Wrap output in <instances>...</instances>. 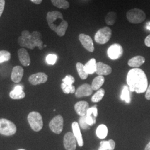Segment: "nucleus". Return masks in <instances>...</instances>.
<instances>
[{
    "instance_id": "obj_1",
    "label": "nucleus",
    "mask_w": 150,
    "mask_h": 150,
    "mask_svg": "<svg viewBox=\"0 0 150 150\" xmlns=\"http://www.w3.org/2000/svg\"><path fill=\"white\" fill-rule=\"evenodd\" d=\"M126 81L129 91L137 93H144L148 87L147 76L145 72L139 68H134L129 71Z\"/></svg>"
},
{
    "instance_id": "obj_2",
    "label": "nucleus",
    "mask_w": 150,
    "mask_h": 150,
    "mask_svg": "<svg viewBox=\"0 0 150 150\" xmlns=\"http://www.w3.org/2000/svg\"><path fill=\"white\" fill-rule=\"evenodd\" d=\"M46 20L50 28L59 37H63L69 26L68 22L64 20L62 13L59 11L48 12Z\"/></svg>"
},
{
    "instance_id": "obj_3",
    "label": "nucleus",
    "mask_w": 150,
    "mask_h": 150,
    "mask_svg": "<svg viewBox=\"0 0 150 150\" xmlns=\"http://www.w3.org/2000/svg\"><path fill=\"white\" fill-rule=\"evenodd\" d=\"M42 35L40 32L33 31L31 33L27 30L23 31L21 36L18 38V43L23 47L33 50L38 47L40 50L43 49V42L42 41Z\"/></svg>"
},
{
    "instance_id": "obj_4",
    "label": "nucleus",
    "mask_w": 150,
    "mask_h": 150,
    "mask_svg": "<svg viewBox=\"0 0 150 150\" xmlns=\"http://www.w3.org/2000/svg\"><path fill=\"white\" fill-rule=\"evenodd\" d=\"M27 120L32 130L36 132L41 131L43 127V120L41 115L36 111H32L28 114Z\"/></svg>"
},
{
    "instance_id": "obj_5",
    "label": "nucleus",
    "mask_w": 150,
    "mask_h": 150,
    "mask_svg": "<svg viewBox=\"0 0 150 150\" xmlns=\"http://www.w3.org/2000/svg\"><path fill=\"white\" fill-rule=\"evenodd\" d=\"M127 20L131 23L139 24L144 21L146 18L145 12L139 8H132L126 13Z\"/></svg>"
},
{
    "instance_id": "obj_6",
    "label": "nucleus",
    "mask_w": 150,
    "mask_h": 150,
    "mask_svg": "<svg viewBox=\"0 0 150 150\" xmlns=\"http://www.w3.org/2000/svg\"><path fill=\"white\" fill-rule=\"evenodd\" d=\"M17 131L15 124L5 118L0 119V134L10 136H12Z\"/></svg>"
},
{
    "instance_id": "obj_7",
    "label": "nucleus",
    "mask_w": 150,
    "mask_h": 150,
    "mask_svg": "<svg viewBox=\"0 0 150 150\" xmlns=\"http://www.w3.org/2000/svg\"><path fill=\"white\" fill-rule=\"evenodd\" d=\"M112 36V30L109 27H103L99 29L95 35V41L98 44L107 43Z\"/></svg>"
},
{
    "instance_id": "obj_8",
    "label": "nucleus",
    "mask_w": 150,
    "mask_h": 150,
    "mask_svg": "<svg viewBox=\"0 0 150 150\" xmlns=\"http://www.w3.org/2000/svg\"><path fill=\"white\" fill-rule=\"evenodd\" d=\"M50 129L56 134H60L64 128V118L62 116L57 115L51 120L49 123Z\"/></svg>"
},
{
    "instance_id": "obj_9",
    "label": "nucleus",
    "mask_w": 150,
    "mask_h": 150,
    "mask_svg": "<svg viewBox=\"0 0 150 150\" xmlns=\"http://www.w3.org/2000/svg\"><path fill=\"white\" fill-rule=\"evenodd\" d=\"M123 49L122 46L118 43H114L107 50V55L110 59L116 60L122 57Z\"/></svg>"
},
{
    "instance_id": "obj_10",
    "label": "nucleus",
    "mask_w": 150,
    "mask_h": 150,
    "mask_svg": "<svg viewBox=\"0 0 150 150\" xmlns=\"http://www.w3.org/2000/svg\"><path fill=\"white\" fill-rule=\"evenodd\" d=\"M77 140L73 133L69 132L64 135V145L66 150H75L76 149Z\"/></svg>"
},
{
    "instance_id": "obj_11",
    "label": "nucleus",
    "mask_w": 150,
    "mask_h": 150,
    "mask_svg": "<svg viewBox=\"0 0 150 150\" xmlns=\"http://www.w3.org/2000/svg\"><path fill=\"white\" fill-rule=\"evenodd\" d=\"M79 40L83 47L90 52H93L95 50L94 45L92 38L86 34L80 33L79 36Z\"/></svg>"
},
{
    "instance_id": "obj_12",
    "label": "nucleus",
    "mask_w": 150,
    "mask_h": 150,
    "mask_svg": "<svg viewBox=\"0 0 150 150\" xmlns=\"http://www.w3.org/2000/svg\"><path fill=\"white\" fill-rule=\"evenodd\" d=\"M48 80V76L43 72H38L31 75L29 78V82L32 85H38L44 83Z\"/></svg>"
},
{
    "instance_id": "obj_13",
    "label": "nucleus",
    "mask_w": 150,
    "mask_h": 150,
    "mask_svg": "<svg viewBox=\"0 0 150 150\" xmlns=\"http://www.w3.org/2000/svg\"><path fill=\"white\" fill-rule=\"evenodd\" d=\"M91 85L85 83L80 86L75 92V96L76 97L80 98L84 96H90L93 92Z\"/></svg>"
},
{
    "instance_id": "obj_14",
    "label": "nucleus",
    "mask_w": 150,
    "mask_h": 150,
    "mask_svg": "<svg viewBox=\"0 0 150 150\" xmlns=\"http://www.w3.org/2000/svg\"><path fill=\"white\" fill-rule=\"evenodd\" d=\"M24 73L23 69L20 66H16L13 67L11 73V80L16 83H20L22 80Z\"/></svg>"
},
{
    "instance_id": "obj_15",
    "label": "nucleus",
    "mask_w": 150,
    "mask_h": 150,
    "mask_svg": "<svg viewBox=\"0 0 150 150\" xmlns=\"http://www.w3.org/2000/svg\"><path fill=\"white\" fill-rule=\"evenodd\" d=\"M17 53L20 63L23 66H28L31 64V59L27 50L25 48H20Z\"/></svg>"
},
{
    "instance_id": "obj_16",
    "label": "nucleus",
    "mask_w": 150,
    "mask_h": 150,
    "mask_svg": "<svg viewBox=\"0 0 150 150\" xmlns=\"http://www.w3.org/2000/svg\"><path fill=\"white\" fill-rule=\"evenodd\" d=\"M24 87L20 85H17L15 86L12 91L10 92V97L13 100H20L23 98L26 94L23 91Z\"/></svg>"
},
{
    "instance_id": "obj_17",
    "label": "nucleus",
    "mask_w": 150,
    "mask_h": 150,
    "mask_svg": "<svg viewBox=\"0 0 150 150\" xmlns=\"http://www.w3.org/2000/svg\"><path fill=\"white\" fill-rule=\"evenodd\" d=\"M89 108L88 103L83 101L77 102L75 105V111L80 116H86Z\"/></svg>"
},
{
    "instance_id": "obj_18",
    "label": "nucleus",
    "mask_w": 150,
    "mask_h": 150,
    "mask_svg": "<svg viewBox=\"0 0 150 150\" xmlns=\"http://www.w3.org/2000/svg\"><path fill=\"white\" fill-rule=\"evenodd\" d=\"M111 72L112 69L109 65L105 64L102 62H98L97 63L96 73L98 76L108 75Z\"/></svg>"
},
{
    "instance_id": "obj_19",
    "label": "nucleus",
    "mask_w": 150,
    "mask_h": 150,
    "mask_svg": "<svg viewBox=\"0 0 150 150\" xmlns=\"http://www.w3.org/2000/svg\"><path fill=\"white\" fill-rule=\"evenodd\" d=\"M72 129L73 131V134L77 140V142L80 147L83 146V140L82 139V134L81 132L80 127L79 124L77 122H74L72 124Z\"/></svg>"
},
{
    "instance_id": "obj_20",
    "label": "nucleus",
    "mask_w": 150,
    "mask_h": 150,
    "mask_svg": "<svg viewBox=\"0 0 150 150\" xmlns=\"http://www.w3.org/2000/svg\"><path fill=\"white\" fill-rule=\"evenodd\" d=\"M145 62V57L141 56H136L129 59L128 65L130 67L137 68L144 64Z\"/></svg>"
},
{
    "instance_id": "obj_21",
    "label": "nucleus",
    "mask_w": 150,
    "mask_h": 150,
    "mask_svg": "<svg viewBox=\"0 0 150 150\" xmlns=\"http://www.w3.org/2000/svg\"><path fill=\"white\" fill-rule=\"evenodd\" d=\"M85 66V70L86 72L89 74H93L96 71L97 62L96 59L93 58L89 60Z\"/></svg>"
},
{
    "instance_id": "obj_22",
    "label": "nucleus",
    "mask_w": 150,
    "mask_h": 150,
    "mask_svg": "<svg viewBox=\"0 0 150 150\" xmlns=\"http://www.w3.org/2000/svg\"><path fill=\"white\" fill-rule=\"evenodd\" d=\"M115 142L113 139L103 141L100 142L98 150H113L115 148Z\"/></svg>"
},
{
    "instance_id": "obj_23",
    "label": "nucleus",
    "mask_w": 150,
    "mask_h": 150,
    "mask_svg": "<svg viewBox=\"0 0 150 150\" xmlns=\"http://www.w3.org/2000/svg\"><path fill=\"white\" fill-rule=\"evenodd\" d=\"M105 82V78L103 76H98L95 77L92 82L91 87L93 90H98L103 85Z\"/></svg>"
},
{
    "instance_id": "obj_24",
    "label": "nucleus",
    "mask_w": 150,
    "mask_h": 150,
    "mask_svg": "<svg viewBox=\"0 0 150 150\" xmlns=\"http://www.w3.org/2000/svg\"><path fill=\"white\" fill-rule=\"evenodd\" d=\"M97 136L100 139H103L106 137L108 134V129L107 126L105 125H100L96 129Z\"/></svg>"
},
{
    "instance_id": "obj_25",
    "label": "nucleus",
    "mask_w": 150,
    "mask_h": 150,
    "mask_svg": "<svg viewBox=\"0 0 150 150\" xmlns=\"http://www.w3.org/2000/svg\"><path fill=\"white\" fill-rule=\"evenodd\" d=\"M117 20V13L113 11L108 12L105 16V21L108 26H112Z\"/></svg>"
},
{
    "instance_id": "obj_26",
    "label": "nucleus",
    "mask_w": 150,
    "mask_h": 150,
    "mask_svg": "<svg viewBox=\"0 0 150 150\" xmlns=\"http://www.w3.org/2000/svg\"><path fill=\"white\" fill-rule=\"evenodd\" d=\"M53 5L59 9L66 10L70 7V4L66 0H51Z\"/></svg>"
},
{
    "instance_id": "obj_27",
    "label": "nucleus",
    "mask_w": 150,
    "mask_h": 150,
    "mask_svg": "<svg viewBox=\"0 0 150 150\" xmlns=\"http://www.w3.org/2000/svg\"><path fill=\"white\" fill-rule=\"evenodd\" d=\"M76 69L78 74L82 80H85L87 77L88 74L85 70V66L81 62H77L76 64Z\"/></svg>"
},
{
    "instance_id": "obj_28",
    "label": "nucleus",
    "mask_w": 150,
    "mask_h": 150,
    "mask_svg": "<svg viewBox=\"0 0 150 150\" xmlns=\"http://www.w3.org/2000/svg\"><path fill=\"white\" fill-rule=\"evenodd\" d=\"M129 90L128 86H123V89L121 92V95L120 98L121 100L124 101L127 103H129L131 102V96H130V93Z\"/></svg>"
},
{
    "instance_id": "obj_29",
    "label": "nucleus",
    "mask_w": 150,
    "mask_h": 150,
    "mask_svg": "<svg viewBox=\"0 0 150 150\" xmlns=\"http://www.w3.org/2000/svg\"><path fill=\"white\" fill-rule=\"evenodd\" d=\"M105 93V91L104 89H103V88L99 89L92 97V98H91L92 102H94V103L100 102L104 96Z\"/></svg>"
},
{
    "instance_id": "obj_30",
    "label": "nucleus",
    "mask_w": 150,
    "mask_h": 150,
    "mask_svg": "<svg viewBox=\"0 0 150 150\" xmlns=\"http://www.w3.org/2000/svg\"><path fill=\"white\" fill-rule=\"evenodd\" d=\"M11 59V54L6 50L0 51V64L8 61Z\"/></svg>"
},
{
    "instance_id": "obj_31",
    "label": "nucleus",
    "mask_w": 150,
    "mask_h": 150,
    "mask_svg": "<svg viewBox=\"0 0 150 150\" xmlns=\"http://www.w3.org/2000/svg\"><path fill=\"white\" fill-rule=\"evenodd\" d=\"M61 88L64 93L66 94L74 93L76 92L75 86L73 85H67L64 83L61 84Z\"/></svg>"
},
{
    "instance_id": "obj_32",
    "label": "nucleus",
    "mask_w": 150,
    "mask_h": 150,
    "mask_svg": "<svg viewBox=\"0 0 150 150\" xmlns=\"http://www.w3.org/2000/svg\"><path fill=\"white\" fill-rule=\"evenodd\" d=\"M57 60V56L55 54H49L46 58V61L48 64L54 65Z\"/></svg>"
},
{
    "instance_id": "obj_33",
    "label": "nucleus",
    "mask_w": 150,
    "mask_h": 150,
    "mask_svg": "<svg viewBox=\"0 0 150 150\" xmlns=\"http://www.w3.org/2000/svg\"><path fill=\"white\" fill-rule=\"evenodd\" d=\"M62 83L67 85H72L75 82V78L71 75H66L64 79H62Z\"/></svg>"
},
{
    "instance_id": "obj_34",
    "label": "nucleus",
    "mask_w": 150,
    "mask_h": 150,
    "mask_svg": "<svg viewBox=\"0 0 150 150\" xmlns=\"http://www.w3.org/2000/svg\"><path fill=\"white\" fill-rule=\"evenodd\" d=\"M79 125L83 129H90V126L87 125L86 122V116H80L79 118Z\"/></svg>"
},
{
    "instance_id": "obj_35",
    "label": "nucleus",
    "mask_w": 150,
    "mask_h": 150,
    "mask_svg": "<svg viewBox=\"0 0 150 150\" xmlns=\"http://www.w3.org/2000/svg\"><path fill=\"white\" fill-rule=\"evenodd\" d=\"M96 107L97 105H95L93 107L89 108L88 110H87L86 116H89L91 115H93L95 117H96L98 115V110H97V108Z\"/></svg>"
},
{
    "instance_id": "obj_36",
    "label": "nucleus",
    "mask_w": 150,
    "mask_h": 150,
    "mask_svg": "<svg viewBox=\"0 0 150 150\" xmlns=\"http://www.w3.org/2000/svg\"><path fill=\"white\" fill-rule=\"evenodd\" d=\"M86 122L88 125L92 126L96 122V117L93 115H91L89 116H86Z\"/></svg>"
},
{
    "instance_id": "obj_37",
    "label": "nucleus",
    "mask_w": 150,
    "mask_h": 150,
    "mask_svg": "<svg viewBox=\"0 0 150 150\" xmlns=\"http://www.w3.org/2000/svg\"><path fill=\"white\" fill-rule=\"evenodd\" d=\"M5 6V0H0V17L2 16V13L4 11Z\"/></svg>"
},
{
    "instance_id": "obj_38",
    "label": "nucleus",
    "mask_w": 150,
    "mask_h": 150,
    "mask_svg": "<svg viewBox=\"0 0 150 150\" xmlns=\"http://www.w3.org/2000/svg\"><path fill=\"white\" fill-rule=\"evenodd\" d=\"M146 94H145V97L147 100H150V84L149 86H148L147 90L146 91Z\"/></svg>"
},
{
    "instance_id": "obj_39",
    "label": "nucleus",
    "mask_w": 150,
    "mask_h": 150,
    "mask_svg": "<svg viewBox=\"0 0 150 150\" xmlns=\"http://www.w3.org/2000/svg\"><path fill=\"white\" fill-rule=\"evenodd\" d=\"M145 44L147 47H150V35H148L145 38Z\"/></svg>"
},
{
    "instance_id": "obj_40",
    "label": "nucleus",
    "mask_w": 150,
    "mask_h": 150,
    "mask_svg": "<svg viewBox=\"0 0 150 150\" xmlns=\"http://www.w3.org/2000/svg\"><path fill=\"white\" fill-rule=\"evenodd\" d=\"M30 1H31L33 4L36 5H40L42 2V0H30Z\"/></svg>"
},
{
    "instance_id": "obj_41",
    "label": "nucleus",
    "mask_w": 150,
    "mask_h": 150,
    "mask_svg": "<svg viewBox=\"0 0 150 150\" xmlns=\"http://www.w3.org/2000/svg\"><path fill=\"white\" fill-rule=\"evenodd\" d=\"M145 150H150V142L147 145H146Z\"/></svg>"
},
{
    "instance_id": "obj_42",
    "label": "nucleus",
    "mask_w": 150,
    "mask_h": 150,
    "mask_svg": "<svg viewBox=\"0 0 150 150\" xmlns=\"http://www.w3.org/2000/svg\"><path fill=\"white\" fill-rule=\"evenodd\" d=\"M25 150V149H19V150Z\"/></svg>"
},
{
    "instance_id": "obj_43",
    "label": "nucleus",
    "mask_w": 150,
    "mask_h": 150,
    "mask_svg": "<svg viewBox=\"0 0 150 150\" xmlns=\"http://www.w3.org/2000/svg\"><path fill=\"white\" fill-rule=\"evenodd\" d=\"M44 47H46V45H44Z\"/></svg>"
}]
</instances>
